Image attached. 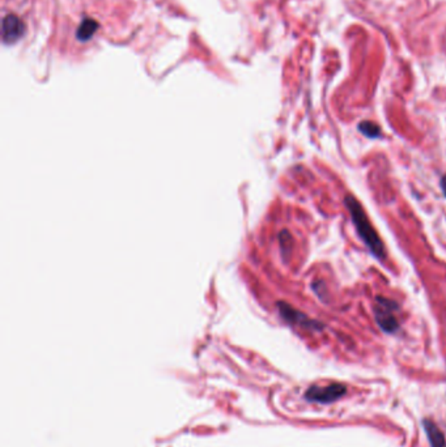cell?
<instances>
[{
  "instance_id": "obj_1",
  "label": "cell",
  "mask_w": 446,
  "mask_h": 447,
  "mask_svg": "<svg viewBox=\"0 0 446 447\" xmlns=\"http://www.w3.org/2000/svg\"><path fill=\"white\" fill-rule=\"evenodd\" d=\"M345 204L361 241L365 244V246L368 247L373 257L377 258L379 260H383L386 258V250L383 246V242L381 241L374 226L369 221L368 216L364 211L363 205L352 195H347Z\"/></svg>"
},
{
  "instance_id": "obj_2",
  "label": "cell",
  "mask_w": 446,
  "mask_h": 447,
  "mask_svg": "<svg viewBox=\"0 0 446 447\" xmlns=\"http://www.w3.org/2000/svg\"><path fill=\"white\" fill-rule=\"evenodd\" d=\"M399 312V306L397 302L390 298L379 296L374 301L373 314L379 328L386 334H394L399 330V321L397 313Z\"/></svg>"
},
{
  "instance_id": "obj_3",
  "label": "cell",
  "mask_w": 446,
  "mask_h": 447,
  "mask_svg": "<svg viewBox=\"0 0 446 447\" xmlns=\"http://www.w3.org/2000/svg\"><path fill=\"white\" fill-rule=\"evenodd\" d=\"M347 389L342 383H330L326 386H312L305 392V399L312 403L329 404L339 400L346 395Z\"/></svg>"
},
{
  "instance_id": "obj_4",
  "label": "cell",
  "mask_w": 446,
  "mask_h": 447,
  "mask_svg": "<svg viewBox=\"0 0 446 447\" xmlns=\"http://www.w3.org/2000/svg\"><path fill=\"white\" fill-rule=\"evenodd\" d=\"M25 33V24L16 15H8L3 20V41L6 44L17 42Z\"/></svg>"
},
{
  "instance_id": "obj_5",
  "label": "cell",
  "mask_w": 446,
  "mask_h": 447,
  "mask_svg": "<svg viewBox=\"0 0 446 447\" xmlns=\"http://www.w3.org/2000/svg\"><path fill=\"white\" fill-rule=\"evenodd\" d=\"M280 312H281V315L290 322V323L299 324L302 326L306 330H315V331H320L322 330V324L317 321H313L309 317H306L305 314L300 313L295 309H292L288 305H283V307H280Z\"/></svg>"
},
{
  "instance_id": "obj_6",
  "label": "cell",
  "mask_w": 446,
  "mask_h": 447,
  "mask_svg": "<svg viewBox=\"0 0 446 447\" xmlns=\"http://www.w3.org/2000/svg\"><path fill=\"white\" fill-rule=\"evenodd\" d=\"M424 432L432 447H446V438L440 428L429 419L424 420Z\"/></svg>"
},
{
  "instance_id": "obj_7",
  "label": "cell",
  "mask_w": 446,
  "mask_h": 447,
  "mask_svg": "<svg viewBox=\"0 0 446 447\" xmlns=\"http://www.w3.org/2000/svg\"><path fill=\"white\" fill-rule=\"evenodd\" d=\"M99 28V24L96 23L92 19H85L83 20V23L80 24L78 29V38L80 41H88L90 38L93 37V34L96 33Z\"/></svg>"
},
{
  "instance_id": "obj_8",
  "label": "cell",
  "mask_w": 446,
  "mask_h": 447,
  "mask_svg": "<svg viewBox=\"0 0 446 447\" xmlns=\"http://www.w3.org/2000/svg\"><path fill=\"white\" fill-rule=\"evenodd\" d=\"M358 130H360L361 134L364 135L365 137H368V139H379V137H381V128H379V124H376L374 122L364 121V122L358 124Z\"/></svg>"
},
{
  "instance_id": "obj_9",
  "label": "cell",
  "mask_w": 446,
  "mask_h": 447,
  "mask_svg": "<svg viewBox=\"0 0 446 447\" xmlns=\"http://www.w3.org/2000/svg\"><path fill=\"white\" fill-rule=\"evenodd\" d=\"M440 186H441V190H443V194L446 198V174L441 178V182H440Z\"/></svg>"
}]
</instances>
